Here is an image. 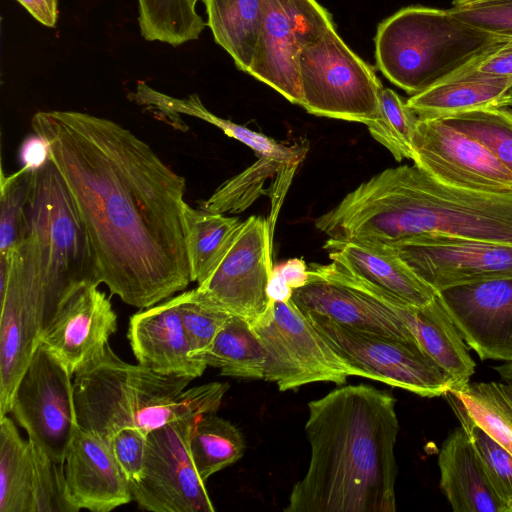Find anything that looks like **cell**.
Returning <instances> with one entry per match:
<instances>
[{"label": "cell", "mask_w": 512, "mask_h": 512, "mask_svg": "<svg viewBox=\"0 0 512 512\" xmlns=\"http://www.w3.org/2000/svg\"><path fill=\"white\" fill-rule=\"evenodd\" d=\"M501 107H512V86L504 96Z\"/></svg>", "instance_id": "45"}, {"label": "cell", "mask_w": 512, "mask_h": 512, "mask_svg": "<svg viewBox=\"0 0 512 512\" xmlns=\"http://www.w3.org/2000/svg\"><path fill=\"white\" fill-rule=\"evenodd\" d=\"M241 224L237 217L182 205V227L191 282L202 283Z\"/></svg>", "instance_id": "28"}, {"label": "cell", "mask_w": 512, "mask_h": 512, "mask_svg": "<svg viewBox=\"0 0 512 512\" xmlns=\"http://www.w3.org/2000/svg\"><path fill=\"white\" fill-rule=\"evenodd\" d=\"M444 397L454 413L467 416L512 454V384L469 381Z\"/></svg>", "instance_id": "27"}, {"label": "cell", "mask_w": 512, "mask_h": 512, "mask_svg": "<svg viewBox=\"0 0 512 512\" xmlns=\"http://www.w3.org/2000/svg\"><path fill=\"white\" fill-rule=\"evenodd\" d=\"M448 10L471 26L512 39V0H463Z\"/></svg>", "instance_id": "38"}, {"label": "cell", "mask_w": 512, "mask_h": 512, "mask_svg": "<svg viewBox=\"0 0 512 512\" xmlns=\"http://www.w3.org/2000/svg\"><path fill=\"white\" fill-rule=\"evenodd\" d=\"M132 99L176 129L184 127L179 118L180 114L208 122L222 130L227 136L251 148L258 157L267 156L300 164L308 151V147L303 144L287 146L262 133L213 114L204 106L197 94H191L187 98H175L139 81L132 94Z\"/></svg>", "instance_id": "23"}, {"label": "cell", "mask_w": 512, "mask_h": 512, "mask_svg": "<svg viewBox=\"0 0 512 512\" xmlns=\"http://www.w3.org/2000/svg\"><path fill=\"white\" fill-rule=\"evenodd\" d=\"M127 337L138 364L194 380L208 367L193 357L176 296L131 316Z\"/></svg>", "instance_id": "20"}, {"label": "cell", "mask_w": 512, "mask_h": 512, "mask_svg": "<svg viewBox=\"0 0 512 512\" xmlns=\"http://www.w3.org/2000/svg\"><path fill=\"white\" fill-rule=\"evenodd\" d=\"M98 286L86 283L65 296L40 338L73 376L103 356L117 330L110 298Z\"/></svg>", "instance_id": "17"}, {"label": "cell", "mask_w": 512, "mask_h": 512, "mask_svg": "<svg viewBox=\"0 0 512 512\" xmlns=\"http://www.w3.org/2000/svg\"><path fill=\"white\" fill-rule=\"evenodd\" d=\"M193 1H194L195 4H197V2L200 1V0H193Z\"/></svg>", "instance_id": "47"}, {"label": "cell", "mask_w": 512, "mask_h": 512, "mask_svg": "<svg viewBox=\"0 0 512 512\" xmlns=\"http://www.w3.org/2000/svg\"><path fill=\"white\" fill-rule=\"evenodd\" d=\"M146 440L147 434L137 428L120 429L105 439L129 483L142 477Z\"/></svg>", "instance_id": "39"}, {"label": "cell", "mask_w": 512, "mask_h": 512, "mask_svg": "<svg viewBox=\"0 0 512 512\" xmlns=\"http://www.w3.org/2000/svg\"><path fill=\"white\" fill-rule=\"evenodd\" d=\"M299 164L267 156L258 160L222 183L206 200L201 201L200 209L214 213H241L251 206L265 191V183L275 176L289 186L294 171Z\"/></svg>", "instance_id": "31"}, {"label": "cell", "mask_w": 512, "mask_h": 512, "mask_svg": "<svg viewBox=\"0 0 512 512\" xmlns=\"http://www.w3.org/2000/svg\"><path fill=\"white\" fill-rule=\"evenodd\" d=\"M334 27L316 0H262V23L248 74L301 105L298 57L302 47Z\"/></svg>", "instance_id": "14"}, {"label": "cell", "mask_w": 512, "mask_h": 512, "mask_svg": "<svg viewBox=\"0 0 512 512\" xmlns=\"http://www.w3.org/2000/svg\"><path fill=\"white\" fill-rule=\"evenodd\" d=\"M298 71L301 106L308 113L365 125L379 117L382 85L334 27L302 47Z\"/></svg>", "instance_id": "8"}, {"label": "cell", "mask_w": 512, "mask_h": 512, "mask_svg": "<svg viewBox=\"0 0 512 512\" xmlns=\"http://www.w3.org/2000/svg\"><path fill=\"white\" fill-rule=\"evenodd\" d=\"M417 115L394 90L381 88L379 117L366 126L371 136L393 155L395 160H412V138Z\"/></svg>", "instance_id": "34"}, {"label": "cell", "mask_w": 512, "mask_h": 512, "mask_svg": "<svg viewBox=\"0 0 512 512\" xmlns=\"http://www.w3.org/2000/svg\"><path fill=\"white\" fill-rule=\"evenodd\" d=\"M483 144L512 173V111L491 107L441 118Z\"/></svg>", "instance_id": "33"}, {"label": "cell", "mask_w": 512, "mask_h": 512, "mask_svg": "<svg viewBox=\"0 0 512 512\" xmlns=\"http://www.w3.org/2000/svg\"><path fill=\"white\" fill-rule=\"evenodd\" d=\"M460 70L498 77H512V39L486 51Z\"/></svg>", "instance_id": "40"}, {"label": "cell", "mask_w": 512, "mask_h": 512, "mask_svg": "<svg viewBox=\"0 0 512 512\" xmlns=\"http://www.w3.org/2000/svg\"><path fill=\"white\" fill-rule=\"evenodd\" d=\"M505 40L467 24L448 9L410 6L378 26L376 64L391 83L415 95Z\"/></svg>", "instance_id": "5"}, {"label": "cell", "mask_w": 512, "mask_h": 512, "mask_svg": "<svg viewBox=\"0 0 512 512\" xmlns=\"http://www.w3.org/2000/svg\"><path fill=\"white\" fill-rule=\"evenodd\" d=\"M308 469L286 512H395L396 399L364 384L308 403Z\"/></svg>", "instance_id": "2"}, {"label": "cell", "mask_w": 512, "mask_h": 512, "mask_svg": "<svg viewBox=\"0 0 512 512\" xmlns=\"http://www.w3.org/2000/svg\"><path fill=\"white\" fill-rule=\"evenodd\" d=\"M460 1H463V0H453V3L460 2Z\"/></svg>", "instance_id": "46"}, {"label": "cell", "mask_w": 512, "mask_h": 512, "mask_svg": "<svg viewBox=\"0 0 512 512\" xmlns=\"http://www.w3.org/2000/svg\"><path fill=\"white\" fill-rule=\"evenodd\" d=\"M511 86L512 77L458 70L412 95L406 103L418 118H443L472 110L501 107Z\"/></svg>", "instance_id": "25"}, {"label": "cell", "mask_w": 512, "mask_h": 512, "mask_svg": "<svg viewBox=\"0 0 512 512\" xmlns=\"http://www.w3.org/2000/svg\"><path fill=\"white\" fill-rule=\"evenodd\" d=\"M0 417L56 312L32 244L25 236L10 261L0 260Z\"/></svg>", "instance_id": "7"}, {"label": "cell", "mask_w": 512, "mask_h": 512, "mask_svg": "<svg viewBox=\"0 0 512 512\" xmlns=\"http://www.w3.org/2000/svg\"><path fill=\"white\" fill-rule=\"evenodd\" d=\"M32 486L30 442L10 417H0V512H31Z\"/></svg>", "instance_id": "30"}, {"label": "cell", "mask_w": 512, "mask_h": 512, "mask_svg": "<svg viewBox=\"0 0 512 512\" xmlns=\"http://www.w3.org/2000/svg\"><path fill=\"white\" fill-rule=\"evenodd\" d=\"M324 249L338 267L403 303L421 307L437 295L391 246L329 238Z\"/></svg>", "instance_id": "21"}, {"label": "cell", "mask_w": 512, "mask_h": 512, "mask_svg": "<svg viewBox=\"0 0 512 512\" xmlns=\"http://www.w3.org/2000/svg\"><path fill=\"white\" fill-rule=\"evenodd\" d=\"M304 315L357 371L358 377L428 398L444 396L453 388L448 374L417 343L350 328L313 314Z\"/></svg>", "instance_id": "10"}, {"label": "cell", "mask_w": 512, "mask_h": 512, "mask_svg": "<svg viewBox=\"0 0 512 512\" xmlns=\"http://www.w3.org/2000/svg\"><path fill=\"white\" fill-rule=\"evenodd\" d=\"M33 174L22 168L9 175L1 171L0 259L8 261L25 237V210Z\"/></svg>", "instance_id": "35"}, {"label": "cell", "mask_w": 512, "mask_h": 512, "mask_svg": "<svg viewBox=\"0 0 512 512\" xmlns=\"http://www.w3.org/2000/svg\"><path fill=\"white\" fill-rule=\"evenodd\" d=\"M391 247L437 293L456 286L512 278L510 244L425 234Z\"/></svg>", "instance_id": "15"}, {"label": "cell", "mask_w": 512, "mask_h": 512, "mask_svg": "<svg viewBox=\"0 0 512 512\" xmlns=\"http://www.w3.org/2000/svg\"><path fill=\"white\" fill-rule=\"evenodd\" d=\"M412 160L427 174L451 186L512 190V173L483 144L441 118H418Z\"/></svg>", "instance_id": "16"}, {"label": "cell", "mask_w": 512, "mask_h": 512, "mask_svg": "<svg viewBox=\"0 0 512 512\" xmlns=\"http://www.w3.org/2000/svg\"><path fill=\"white\" fill-rule=\"evenodd\" d=\"M207 14L206 25L215 42L233 59L238 69L248 72L262 23V0H200Z\"/></svg>", "instance_id": "26"}, {"label": "cell", "mask_w": 512, "mask_h": 512, "mask_svg": "<svg viewBox=\"0 0 512 512\" xmlns=\"http://www.w3.org/2000/svg\"><path fill=\"white\" fill-rule=\"evenodd\" d=\"M272 234L269 220L250 216L241 222L227 248L198 290L231 315L257 321L269 308Z\"/></svg>", "instance_id": "13"}, {"label": "cell", "mask_w": 512, "mask_h": 512, "mask_svg": "<svg viewBox=\"0 0 512 512\" xmlns=\"http://www.w3.org/2000/svg\"><path fill=\"white\" fill-rule=\"evenodd\" d=\"M245 442L239 429L215 413L201 415L190 438V453L203 481L244 454Z\"/></svg>", "instance_id": "32"}, {"label": "cell", "mask_w": 512, "mask_h": 512, "mask_svg": "<svg viewBox=\"0 0 512 512\" xmlns=\"http://www.w3.org/2000/svg\"><path fill=\"white\" fill-rule=\"evenodd\" d=\"M498 374L507 381L512 382V361L494 367Z\"/></svg>", "instance_id": "44"}, {"label": "cell", "mask_w": 512, "mask_h": 512, "mask_svg": "<svg viewBox=\"0 0 512 512\" xmlns=\"http://www.w3.org/2000/svg\"><path fill=\"white\" fill-rule=\"evenodd\" d=\"M18 156L21 168L34 172L51 160L50 144L46 138L34 132L24 138Z\"/></svg>", "instance_id": "41"}, {"label": "cell", "mask_w": 512, "mask_h": 512, "mask_svg": "<svg viewBox=\"0 0 512 512\" xmlns=\"http://www.w3.org/2000/svg\"><path fill=\"white\" fill-rule=\"evenodd\" d=\"M63 468L66 497L75 512H109L133 500L108 443L93 432L76 428Z\"/></svg>", "instance_id": "19"}, {"label": "cell", "mask_w": 512, "mask_h": 512, "mask_svg": "<svg viewBox=\"0 0 512 512\" xmlns=\"http://www.w3.org/2000/svg\"><path fill=\"white\" fill-rule=\"evenodd\" d=\"M200 359L220 369L222 376L264 379L266 353L251 323L231 315Z\"/></svg>", "instance_id": "29"}, {"label": "cell", "mask_w": 512, "mask_h": 512, "mask_svg": "<svg viewBox=\"0 0 512 512\" xmlns=\"http://www.w3.org/2000/svg\"><path fill=\"white\" fill-rule=\"evenodd\" d=\"M200 416L172 421L147 434L142 477L129 483L133 500L141 509L215 511L190 453V438Z\"/></svg>", "instance_id": "11"}, {"label": "cell", "mask_w": 512, "mask_h": 512, "mask_svg": "<svg viewBox=\"0 0 512 512\" xmlns=\"http://www.w3.org/2000/svg\"><path fill=\"white\" fill-rule=\"evenodd\" d=\"M31 126L48 140L51 161L77 206L95 256L98 284L141 309L187 288L184 177L110 119L39 111Z\"/></svg>", "instance_id": "1"}, {"label": "cell", "mask_w": 512, "mask_h": 512, "mask_svg": "<svg viewBox=\"0 0 512 512\" xmlns=\"http://www.w3.org/2000/svg\"><path fill=\"white\" fill-rule=\"evenodd\" d=\"M400 314L421 349L451 378L452 389L467 384L476 364L438 293L421 307L403 304Z\"/></svg>", "instance_id": "24"}, {"label": "cell", "mask_w": 512, "mask_h": 512, "mask_svg": "<svg viewBox=\"0 0 512 512\" xmlns=\"http://www.w3.org/2000/svg\"><path fill=\"white\" fill-rule=\"evenodd\" d=\"M315 226L329 238L387 246L425 234L512 245V190L451 186L400 165L361 183Z\"/></svg>", "instance_id": "3"}, {"label": "cell", "mask_w": 512, "mask_h": 512, "mask_svg": "<svg viewBox=\"0 0 512 512\" xmlns=\"http://www.w3.org/2000/svg\"><path fill=\"white\" fill-rule=\"evenodd\" d=\"M176 298L193 357L200 359L210 349L216 334L231 314L211 302L197 287L180 293Z\"/></svg>", "instance_id": "36"}, {"label": "cell", "mask_w": 512, "mask_h": 512, "mask_svg": "<svg viewBox=\"0 0 512 512\" xmlns=\"http://www.w3.org/2000/svg\"><path fill=\"white\" fill-rule=\"evenodd\" d=\"M39 23L53 28L58 20V0H17Z\"/></svg>", "instance_id": "43"}, {"label": "cell", "mask_w": 512, "mask_h": 512, "mask_svg": "<svg viewBox=\"0 0 512 512\" xmlns=\"http://www.w3.org/2000/svg\"><path fill=\"white\" fill-rule=\"evenodd\" d=\"M72 377L40 344L15 388L10 410L28 439L59 464L78 427Z\"/></svg>", "instance_id": "12"}, {"label": "cell", "mask_w": 512, "mask_h": 512, "mask_svg": "<svg viewBox=\"0 0 512 512\" xmlns=\"http://www.w3.org/2000/svg\"><path fill=\"white\" fill-rule=\"evenodd\" d=\"M438 295L481 360L512 361V278L456 286Z\"/></svg>", "instance_id": "18"}, {"label": "cell", "mask_w": 512, "mask_h": 512, "mask_svg": "<svg viewBox=\"0 0 512 512\" xmlns=\"http://www.w3.org/2000/svg\"><path fill=\"white\" fill-rule=\"evenodd\" d=\"M191 381L127 363L108 344L102 357L74 375L78 426L105 440L123 428L148 434L178 419L216 413L229 385L188 388Z\"/></svg>", "instance_id": "4"}, {"label": "cell", "mask_w": 512, "mask_h": 512, "mask_svg": "<svg viewBox=\"0 0 512 512\" xmlns=\"http://www.w3.org/2000/svg\"><path fill=\"white\" fill-rule=\"evenodd\" d=\"M438 466L440 488L454 512H504L476 450L461 426L443 442Z\"/></svg>", "instance_id": "22"}, {"label": "cell", "mask_w": 512, "mask_h": 512, "mask_svg": "<svg viewBox=\"0 0 512 512\" xmlns=\"http://www.w3.org/2000/svg\"><path fill=\"white\" fill-rule=\"evenodd\" d=\"M273 273L292 289L303 286L308 280L306 263L299 258L289 259L273 268Z\"/></svg>", "instance_id": "42"}, {"label": "cell", "mask_w": 512, "mask_h": 512, "mask_svg": "<svg viewBox=\"0 0 512 512\" xmlns=\"http://www.w3.org/2000/svg\"><path fill=\"white\" fill-rule=\"evenodd\" d=\"M454 414L468 434L504 512H512V454L467 416Z\"/></svg>", "instance_id": "37"}, {"label": "cell", "mask_w": 512, "mask_h": 512, "mask_svg": "<svg viewBox=\"0 0 512 512\" xmlns=\"http://www.w3.org/2000/svg\"><path fill=\"white\" fill-rule=\"evenodd\" d=\"M266 353L264 380L279 390L314 382L344 384L358 373L314 328L291 298L272 299L268 310L251 324Z\"/></svg>", "instance_id": "9"}, {"label": "cell", "mask_w": 512, "mask_h": 512, "mask_svg": "<svg viewBox=\"0 0 512 512\" xmlns=\"http://www.w3.org/2000/svg\"><path fill=\"white\" fill-rule=\"evenodd\" d=\"M25 214V236L32 244L56 309L75 288L86 283L98 284L89 235L62 175L51 160L34 171Z\"/></svg>", "instance_id": "6"}]
</instances>
